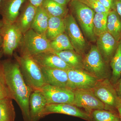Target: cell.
<instances>
[{
    "label": "cell",
    "instance_id": "cell-2",
    "mask_svg": "<svg viewBox=\"0 0 121 121\" xmlns=\"http://www.w3.org/2000/svg\"><path fill=\"white\" fill-rule=\"evenodd\" d=\"M16 62L19 64L21 73L27 84L34 90H40L47 84L41 68L31 56L19 55L13 53Z\"/></svg>",
    "mask_w": 121,
    "mask_h": 121
},
{
    "label": "cell",
    "instance_id": "cell-4",
    "mask_svg": "<svg viewBox=\"0 0 121 121\" xmlns=\"http://www.w3.org/2000/svg\"><path fill=\"white\" fill-rule=\"evenodd\" d=\"M21 55L32 56L46 52H52L50 41L45 35L36 32L30 29L23 34L18 48Z\"/></svg>",
    "mask_w": 121,
    "mask_h": 121
},
{
    "label": "cell",
    "instance_id": "cell-14",
    "mask_svg": "<svg viewBox=\"0 0 121 121\" xmlns=\"http://www.w3.org/2000/svg\"><path fill=\"white\" fill-rule=\"evenodd\" d=\"M26 0H1L0 15L3 23H15L19 14L22 5Z\"/></svg>",
    "mask_w": 121,
    "mask_h": 121
},
{
    "label": "cell",
    "instance_id": "cell-5",
    "mask_svg": "<svg viewBox=\"0 0 121 121\" xmlns=\"http://www.w3.org/2000/svg\"><path fill=\"white\" fill-rule=\"evenodd\" d=\"M83 59V69L99 80L109 78L108 63L106 62L97 46L92 45Z\"/></svg>",
    "mask_w": 121,
    "mask_h": 121
},
{
    "label": "cell",
    "instance_id": "cell-29",
    "mask_svg": "<svg viewBox=\"0 0 121 121\" xmlns=\"http://www.w3.org/2000/svg\"><path fill=\"white\" fill-rule=\"evenodd\" d=\"M81 2L86 4L95 13H106L109 11L99 1H91L88 0H79Z\"/></svg>",
    "mask_w": 121,
    "mask_h": 121
},
{
    "label": "cell",
    "instance_id": "cell-40",
    "mask_svg": "<svg viewBox=\"0 0 121 121\" xmlns=\"http://www.w3.org/2000/svg\"><path fill=\"white\" fill-rule=\"evenodd\" d=\"M88 0L91 1H99V0Z\"/></svg>",
    "mask_w": 121,
    "mask_h": 121
},
{
    "label": "cell",
    "instance_id": "cell-28",
    "mask_svg": "<svg viewBox=\"0 0 121 121\" xmlns=\"http://www.w3.org/2000/svg\"><path fill=\"white\" fill-rule=\"evenodd\" d=\"M95 121H113L117 115L114 112L107 110H95L91 113Z\"/></svg>",
    "mask_w": 121,
    "mask_h": 121
},
{
    "label": "cell",
    "instance_id": "cell-25",
    "mask_svg": "<svg viewBox=\"0 0 121 121\" xmlns=\"http://www.w3.org/2000/svg\"><path fill=\"white\" fill-rule=\"evenodd\" d=\"M11 98L0 100V121H15L16 112Z\"/></svg>",
    "mask_w": 121,
    "mask_h": 121
},
{
    "label": "cell",
    "instance_id": "cell-3",
    "mask_svg": "<svg viewBox=\"0 0 121 121\" xmlns=\"http://www.w3.org/2000/svg\"><path fill=\"white\" fill-rule=\"evenodd\" d=\"M72 15L78 21L87 40L95 42L97 37L93 30V21L95 13L79 0H71L69 3Z\"/></svg>",
    "mask_w": 121,
    "mask_h": 121
},
{
    "label": "cell",
    "instance_id": "cell-12",
    "mask_svg": "<svg viewBox=\"0 0 121 121\" xmlns=\"http://www.w3.org/2000/svg\"><path fill=\"white\" fill-rule=\"evenodd\" d=\"M53 113L62 114L80 118L86 121H92L90 115L72 104H48L42 114V118L48 115Z\"/></svg>",
    "mask_w": 121,
    "mask_h": 121
},
{
    "label": "cell",
    "instance_id": "cell-1",
    "mask_svg": "<svg viewBox=\"0 0 121 121\" xmlns=\"http://www.w3.org/2000/svg\"><path fill=\"white\" fill-rule=\"evenodd\" d=\"M5 82L12 96L22 112L24 121H31L29 100L34 90L26 83L16 62L7 60L0 62Z\"/></svg>",
    "mask_w": 121,
    "mask_h": 121
},
{
    "label": "cell",
    "instance_id": "cell-39",
    "mask_svg": "<svg viewBox=\"0 0 121 121\" xmlns=\"http://www.w3.org/2000/svg\"><path fill=\"white\" fill-rule=\"evenodd\" d=\"M113 121H121V119H120V118H119V116H118Z\"/></svg>",
    "mask_w": 121,
    "mask_h": 121
},
{
    "label": "cell",
    "instance_id": "cell-33",
    "mask_svg": "<svg viewBox=\"0 0 121 121\" xmlns=\"http://www.w3.org/2000/svg\"><path fill=\"white\" fill-rule=\"evenodd\" d=\"M114 10L121 17V0H115Z\"/></svg>",
    "mask_w": 121,
    "mask_h": 121
},
{
    "label": "cell",
    "instance_id": "cell-38",
    "mask_svg": "<svg viewBox=\"0 0 121 121\" xmlns=\"http://www.w3.org/2000/svg\"><path fill=\"white\" fill-rule=\"evenodd\" d=\"M3 55H4V53H3V51L2 49H1L0 50V60L2 58V56H3Z\"/></svg>",
    "mask_w": 121,
    "mask_h": 121
},
{
    "label": "cell",
    "instance_id": "cell-6",
    "mask_svg": "<svg viewBox=\"0 0 121 121\" xmlns=\"http://www.w3.org/2000/svg\"><path fill=\"white\" fill-rule=\"evenodd\" d=\"M95 95L105 105L107 110H117L119 98L109 78L99 80L93 89Z\"/></svg>",
    "mask_w": 121,
    "mask_h": 121
},
{
    "label": "cell",
    "instance_id": "cell-41",
    "mask_svg": "<svg viewBox=\"0 0 121 121\" xmlns=\"http://www.w3.org/2000/svg\"><path fill=\"white\" fill-rule=\"evenodd\" d=\"M1 0H0V4L1 1Z\"/></svg>",
    "mask_w": 121,
    "mask_h": 121
},
{
    "label": "cell",
    "instance_id": "cell-21",
    "mask_svg": "<svg viewBox=\"0 0 121 121\" xmlns=\"http://www.w3.org/2000/svg\"><path fill=\"white\" fill-rule=\"evenodd\" d=\"M52 52L73 68L83 69V59L82 55L78 54L74 50H66Z\"/></svg>",
    "mask_w": 121,
    "mask_h": 121
},
{
    "label": "cell",
    "instance_id": "cell-36",
    "mask_svg": "<svg viewBox=\"0 0 121 121\" xmlns=\"http://www.w3.org/2000/svg\"><path fill=\"white\" fill-rule=\"evenodd\" d=\"M117 110L118 112V115L121 121V99H119L117 105Z\"/></svg>",
    "mask_w": 121,
    "mask_h": 121
},
{
    "label": "cell",
    "instance_id": "cell-23",
    "mask_svg": "<svg viewBox=\"0 0 121 121\" xmlns=\"http://www.w3.org/2000/svg\"><path fill=\"white\" fill-rule=\"evenodd\" d=\"M41 7L50 16L64 18L68 14L67 5H63L52 0H44Z\"/></svg>",
    "mask_w": 121,
    "mask_h": 121
},
{
    "label": "cell",
    "instance_id": "cell-18",
    "mask_svg": "<svg viewBox=\"0 0 121 121\" xmlns=\"http://www.w3.org/2000/svg\"><path fill=\"white\" fill-rule=\"evenodd\" d=\"M48 104L47 99L39 90H33L29 100L31 121H39L42 118V114Z\"/></svg>",
    "mask_w": 121,
    "mask_h": 121
},
{
    "label": "cell",
    "instance_id": "cell-20",
    "mask_svg": "<svg viewBox=\"0 0 121 121\" xmlns=\"http://www.w3.org/2000/svg\"><path fill=\"white\" fill-rule=\"evenodd\" d=\"M107 30L119 42L121 39V17L115 10H111L108 13Z\"/></svg>",
    "mask_w": 121,
    "mask_h": 121
},
{
    "label": "cell",
    "instance_id": "cell-26",
    "mask_svg": "<svg viewBox=\"0 0 121 121\" xmlns=\"http://www.w3.org/2000/svg\"><path fill=\"white\" fill-rule=\"evenodd\" d=\"M52 52H58L66 50H74L70 40L65 32L62 33L50 41Z\"/></svg>",
    "mask_w": 121,
    "mask_h": 121
},
{
    "label": "cell",
    "instance_id": "cell-17",
    "mask_svg": "<svg viewBox=\"0 0 121 121\" xmlns=\"http://www.w3.org/2000/svg\"><path fill=\"white\" fill-rule=\"evenodd\" d=\"M40 68L46 84L62 88H67L68 76L67 70Z\"/></svg>",
    "mask_w": 121,
    "mask_h": 121
},
{
    "label": "cell",
    "instance_id": "cell-9",
    "mask_svg": "<svg viewBox=\"0 0 121 121\" xmlns=\"http://www.w3.org/2000/svg\"><path fill=\"white\" fill-rule=\"evenodd\" d=\"M68 82L67 87L75 90H93L98 79L83 69L75 68L67 70Z\"/></svg>",
    "mask_w": 121,
    "mask_h": 121
},
{
    "label": "cell",
    "instance_id": "cell-32",
    "mask_svg": "<svg viewBox=\"0 0 121 121\" xmlns=\"http://www.w3.org/2000/svg\"><path fill=\"white\" fill-rule=\"evenodd\" d=\"M114 86L118 98L121 99V75L119 79Z\"/></svg>",
    "mask_w": 121,
    "mask_h": 121
},
{
    "label": "cell",
    "instance_id": "cell-11",
    "mask_svg": "<svg viewBox=\"0 0 121 121\" xmlns=\"http://www.w3.org/2000/svg\"><path fill=\"white\" fill-rule=\"evenodd\" d=\"M40 91L47 99L48 104H67L72 105L74 95L73 91L46 84Z\"/></svg>",
    "mask_w": 121,
    "mask_h": 121
},
{
    "label": "cell",
    "instance_id": "cell-27",
    "mask_svg": "<svg viewBox=\"0 0 121 121\" xmlns=\"http://www.w3.org/2000/svg\"><path fill=\"white\" fill-rule=\"evenodd\" d=\"M108 13H95V14L93 21V30L97 37L107 31V24Z\"/></svg>",
    "mask_w": 121,
    "mask_h": 121
},
{
    "label": "cell",
    "instance_id": "cell-7",
    "mask_svg": "<svg viewBox=\"0 0 121 121\" xmlns=\"http://www.w3.org/2000/svg\"><path fill=\"white\" fill-rule=\"evenodd\" d=\"M65 32L70 40L74 50L78 54L83 55L87 48L86 39L74 17L68 13L64 18Z\"/></svg>",
    "mask_w": 121,
    "mask_h": 121
},
{
    "label": "cell",
    "instance_id": "cell-8",
    "mask_svg": "<svg viewBox=\"0 0 121 121\" xmlns=\"http://www.w3.org/2000/svg\"><path fill=\"white\" fill-rule=\"evenodd\" d=\"M1 35L3 41L1 49L4 54L12 56L14 51L20 45L23 34L15 23H6L3 22Z\"/></svg>",
    "mask_w": 121,
    "mask_h": 121
},
{
    "label": "cell",
    "instance_id": "cell-24",
    "mask_svg": "<svg viewBox=\"0 0 121 121\" xmlns=\"http://www.w3.org/2000/svg\"><path fill=\"white\" fill-rule=\"evenodd\" d=\"M110 64L112 69V74L110 80L114 85L119 79L121 75V39L118 42L117 50Z\"/></svg>",
    "mask_w": 121,
    "mask_h": 121
},
{
    "label": "cell",
    "instance_id": "cell-35",
    "mask_svg": "<svg viewBox=\"0 0 121 121\" xmlns=\"http://www.w3.org/2000/svg\"><path fill=\"white\" fill-rule=\"evenodd\" d=\"M52 0L63 5H67L68 4H69V2H70L71 0Z\"/></svg>",
    "mask_w": 121,
    "mask_h": 121
},
{
    "label": "cell",
    "instance_id": "cell-22",
    "mask_svg": "<svg viewBox=\"0 0 121 121\" xmlns=\"http://www.w3.org/2000/svg\"><path fill=\"white\" fill-rule=\"evenodd\" d=\"M65 32L64 19L61 17L50 16L47 30L45 36L51 41L62 33Z\"/></svg>",
    "mask_w": 121,
    "mask_h": 121
},
{
    "label": "cell",
    "instance_id": "cell-16",
    "mask_svg": "<svg viewBox=\"0 0 121 121\" xmlns=\"http://www.w3.org/2000/svg\"><path fill=\"white\" fill-rule=\"evenodd\" d=\"M37 8L32 5L29 0H26L22 5L19 14L15 22L22 34L31 29Z\"/></svg>",
    "mask_w": 121,
    "mask_h": 121
},
{
    "label": "cell",
    "instance_id": "cell-30",
    "mask_svg": "<svg viewBox=\"0 0 121 121\" xmlns=\"http://www.w3.org/2000/svg\"><path fill=\"white\" fill-rule=\"evenodd\" d=\"M8 98L12 99L11 94L5 80L0 63V100Z\"/></svg>",
    "mask_w": 121,
    "mask_h": 121
},
{
    "label": "cell",
    "instance_id": "cell-37",
    "mask_svg": "<svg viewBox=\"0 0 121 121\" xmlns=\"http://www.w3.org/2000/svg\"><path fill=\"white\" fill-rule=\"evenodd\" d=\"M3 24V22H2V20H0V48H2V36L1 35V29Z\"/></svg>",
    "mask_w": 121,
    "mask_h": 121
},
{
    "label": "cell",
    "instance_id": "cell-15",
    "mask_svg": "<svg viewBox=\"0 0 121 121\" xmlns=\"http://www.w3.org/2000/svg\"><path fill=\"white\" fill-rule=\"evenodd\" d=\"M31 57L40 67L63 69L65 70L74 68L52 52H42Z\"/></svg>",
    "mask_w": 121,
    "mask_h": 121
},
{
    "label": "cell",
    "instance_id": "cell-10",
    "mask_svg": "<svg viewBox=\"0 0 121 121\" xmlns=\"http://www.w3.org/2000/svg\"><path fill=\"white\" fill-rule=\"evenodd\" d=\"M73 91L74 98L72 105L78 108L84 109L90 115L95 110H106L105 105L94 94L93 90H75Z\"/></svg>",
    "mask_w": 121,
    "mask_h": 121
},
{
    "label": "cell",
    "instance_id": "cell-34",
    "mask_svg": "<svg viewBox=\"0 0 121 121\" xmlns=\"http://www.w3.org/2000/svg\"><path fill=\"white\" fill-rule=\"evenodd\" d=\"M44 0H29L32 5L36 8L41 7Z\"/></svg>",
    "mask_w": 121,
    "mask_h": 121
},
{
    "label": "cell",
    "instance_id": "cell-13",
    "mask_svg": "<svg viewBox=\"0 0 121 121\" xmlns=\"http://www.w3.org/2000/svg\"><path fill=\"white\" fill-rule=\"evenodd\" d=\"M96 41L98 50L105 61L109 63L115 53L118 42L107 31L97 37Z\"/></svg>",
    "mask_w": 121,
    "mask_h": 121
},
{
    "label": "cell",
    "instance_id": "cell-19",
    "mask_svg": "<svg viewBox=\"0 0 121 121\" xmlns=\"http://www.w3.org/2000/svg\"><path fill=\"white\" fill-rule=\"evenodd\" d=\"M50 16L41 6L37 8L31 29L36 32L45 35Z\"/></svg>",
    "mask_w": 121,
    "mask_h": 121
},
{
    "label": "cell",
    "instance_id": "cell-31",
    "mask_svg": "<svg viewBox=\"0 0 121 121\" xmlns=\"http://www.w3.org/2000/svg\"><path fill=\"white\" fill-rule=\"evenodd\" d=\"M99 1L109 11L114 10L115 0H99Z\"/></svg>",
    "mask_w": 121,
    "mask_h": 121
}]
</instances>
